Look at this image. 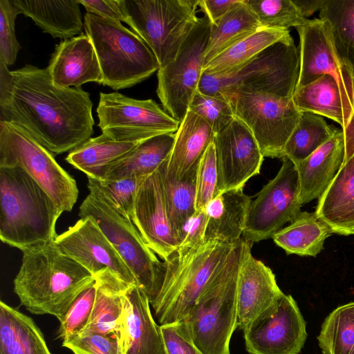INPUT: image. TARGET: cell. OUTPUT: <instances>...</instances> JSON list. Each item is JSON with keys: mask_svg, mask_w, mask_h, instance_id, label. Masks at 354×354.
<instances>
[{"mask_svg": "<svg viewBox=\"0 0 354 354\" xmlns=\"http://www.w3.org/2000/svg\"><path fill=\"white\" fill-rule=\"evenodd\" d=\"M93 102L81 88L62 87L47 68L12 71L0 64V120L15 122L56 155L71 151L94 132Z\"/></svg>", "mask_w": 354, "mask_h": 354, "instance_id": "cell-1", "label": "cell"}, {"mask_svg": "<svg viewBox=\"0 0 354 354\" xmlns=\"http://www.w3.org/2000/svg\"><path fill=\"white\" fill-rule=\"evenodd\" d=\"M22 252L21 265L13 281L21 305L32 314L50 315L62 322L95 277L64 254L55 241Z\"/></svg>", "mask_w": 354, "mask_h": 354, "instance_id": "cell-2", "label": "cell"}, {"mask_svg": "<svg viewBox=\"0 0 354 354\" xmlns=\"http://www.w3.org/2000/svg\"><path fill=\"white\" fill-rule=\"evenodd\" d=\"M63 213L45 190L18 167H0V239L21 251L55 241Z\"/></svg>", "mask_w": 354, "mask_h": 354, "instance_id": "cell-3", "label": "cell"}, {"mask_svg": "<svg viewBox=\"0 0 354 354\" xmlns=\"http://www.w3.org/2000/svg\"><path fill=\"white\" fill-rule=\"evenodd\" d=\"M248 243L242 238L236 244L183 319L203 354H230V339L237 327V277Z\"/></svg>", "mask_w": 354, "mask_h": 354, "instance_id": "cell-4", "label": "cell"}, {"mask_svg": "<svg viewBox=\"0 0 354 354\" xmlns=\"http://www.w3.org/2000/svg\"><path fill=\"white\" fill-rule=\"evenodd\" d=\"M237 243H204L184 254L174 252L163 261L162 283L156 297L150 302L160 326L186 317Z\"/></svg>", "mask_w": 354, "mask_h": 354, "instance_id": "cell-5", "label": "cell"}, {"mask_svg": "<svg viewBox=\"0 0 354 354\" xmlns=\"http://www.w3.org/2000/svg\"><path fill=\"white\" fill-rule=\"evenodd\" d=\"M299 73V50L290 36L227 73H203L198 91L224 98L239 93L292 98Z\"/></svg>", "mask_w": 354, "mask_h": 354, "instance_id": "cell-6", "label": "cell"}, {"mask_svg": "<svg viewBox=\"0 0 354 354\" xmlns=\"http://www.w3.org/2000/svg\"><path fill=\"white\" fill-rule=\"evenodd\" d=\"M84 28L98 59L102 72L100 84L113 90L124 89L158 71L160 65L150 48L121 21L86 12Z\"/></svg>", "mask_w": 354, "mask_h": 354, "instance_id": "cell-7", "label": "cell"}, {"mask_svg": "<svg viewBox=\"0 0 354 354\" xmlns=\"http://www.w3.org/2000/svg\"><path fill=\"white\" fill-rule=\"evenodd\" d=\"M199 0H119L127 23L160 68L172 62L198 19Z\"/></svg>", "mask_w": 354, "mask_h": 354, "instance_id": "cell-8", "label": "cell"}, {"mask_svg": "<svg viewBox=\"0 0 354 354\" xmlns=\"http://www.w3.org/2000/svg\"><path fill=\"white\" fill-rule=\"evenodd\" d=\"M80 207V218L90 216L134 275L138 286L153 300L163 280L164 266L145 243L132 221L110 205L93 187Z\"/></svg>", "mask_w": 354, "mask_h": 354, "instance_id": "cell-9", "label": "cell"}, {"mask_svg": "<svg viewBox=\"0 0 354 354\" xmlns=\"http://www.w3.org/2000/svg\"><path fill=\"white\" fill-rule=\"evenodd\" d=\"M0 167L21 168L63 212H71L77 200L76 181L52 153L23 127L6 120H0Z\"/></svg>", "mask_w": 354, "mask_h": 354, "instance_id": "cell-10", "label": "cell"}, {"mask_svg": "<svg viewBox=\"0 0 354 354\" xmlns=\"http://www.w3.org/2000/svg\"><path fill=\"white\" fill-rule=\"evenodd\" d=\"M211 26L206 16L198 17L175 59L157 71V95L165 111L180 123L198 88Z\"/></svg>", "mask_w": 354, "mask_h": 354, "instance_id": "cell-11", "label": "cell"}, {"mask_svg": "<svg viewBox=\"0 0 354 354\" xmlns=\"http://www.w3.org/2000/svg\"><path fill=\"white\" fill-rule=\"evenodd\" d=\"M227 100L235 117L250 130L263 157H283L286 143L301 114L292 98L239 93Z\"/></svg>", "mask_w": 354, "mask_h": 354, "instance_id": "cell-12", "label": "cell"}, {"mask_svg": "<svg viewBox=\"0 0 354 354\" xmlns=\"http://www.w3.org/2000/svg\"><path fill=\"white\" fill-rule=\"evenodd\" d=\"M97 113L102 133L118 141L142 142L176 133L180 126L154 100H137L118 92L100 93Z\"/></svg>", "mask_w": 354, "mask_h": 354, "instance_id": "cell-13", "label": "cell"}, {"mask_svg": "<svg viewBox=\"0 0 354 354\" xmlns=\"http://www.w3.org/2000/svg\"><path fill=\"white\" fill-rule=\"evenodd\" d=\"M299 193L297 167L284 157L277 175L251 200L242 238L252 244L272 238L301 212Z\"/></svg>", "mask_w": 354, "mask_h": 354, "instance_id": "cell-14", "label": "cell"}, {"mask_svg": "<svg viewBox=\"0 0 354 354\" xmlns=\"http://www.w3.org/2000/svg\"><path fill=\"white\" fill-rule=\"evenodd\" d=\"M243 331L248 354H299L307 337L297 302L284 293Z\"/></svg>", "mask_w": 354, "mask_h": 354, "instance_id": "cell-15", "label": "cell"}, {"mask_svg": "<svg viewBox=\"0 0 354 354\" xmlns=\"http://www.w3.org/2000/svg\"><path fill=\"white\" fill-rule=\"evenodd\" d=\"M213 144L218 195L243 188L250 178L259 174L264 157L250 130L236 117L215 134Z\"/></svg>", "mask_w": 354, "mask_h": 354, "instance_id": "cell-16", "label": "cell"}, {"mask_svg": "<svg viewBox=\"0 0 354 354\" xmlns=\"http://www.w3.org/2000/svg\"><path fill=\"white\" fill-rule=\"evenodd\" d=\"M296 29L299 36V73L296 89L328 75L335 78L354 101V78L335 50L328 22L322 18L308 19Z\"/></svg>", "mask_w": 354, "mask_h": 354, "instance_id": "cell-17", "label": "cell"}, {"mask_svg": "<svg viewBox=\"0 0 354 354\" xmlns=\"http://www.w3.org/2000/svg\"><path fill=\"white\" fill-rule=\"evenodd\" d=\"M55 243L64 254L95 277L102 271L110 270L127 283L138 284L130 269L90 216L80 218L66 231L57 234Z\"/></svg>", "mask_w": 354, "mask_h": 354, "instance_id": "cell-18", "label": "cell"}, {"mask_svg": "<svg viewBox=\"0 0 354 354\" xmlns=\"http://www.w3.org/2000/svg\"><path fill=\"white\" fill-rule=\"evenodd\" d=\"M131 221L147 245L163 261L178 249L179 242L169 220L159 168L142 183Z\"/></svg>", "mask_w": 354, "mask_h": 354, "instance_id": "cell-19", "label": "cell"}, {"mask_svg": "<svg viewBox=\"0 0 354 354\" xmlns=\"http://www.w3.org/2000/svg\"><path fill=\"white\" fill-rule=\"evenodd\" d=\"M115 336L122 354H167L160 326L155 322L150 301L138 284L129 286Z\"/></svg>", "mask_w": 354, "mask_h": 354, "instance_id": "cell-20", "label": "cell"}, {"mask_svg": "<svg viewBox=\"0 0 354 354\" xmlns=\"http://www.w3.org/2000/svg\"><path fill=\"white\" fill-rule=\"evenodd\" d=\"M252 245L249 242L237 277V327L242 330L283 293L272 270L252 256Z\"/></svg>", "mask_w": 354, "mask_h": 354, "instance_id": "cell-21", "label": "cell"}, {"mask_svg": "<svg viewBox=\"0 0 354 354\" xmlns=\"http://www.w3.org/2000/svg\"><path fill=\"white\" fill-rule=\"evenodd\" d=\"M46 68L52 81L59 86L80 88L88 82L101 84L98 59L93 43L86 34L59 42Z\"/></svg>", "mask_w": 354, "mask_h": 354, "instance_id": "cell-22", "label": "cell"}, {"mask_svg": "<svg viewBox=\"0 0 354 354\" xmlns=\"http://www.w3.org/2000/svg\"><path fill=\"white\" fill-rule=\"evenodd\" d=\"M349 126L337 129L333 136L306 159L296 165L302 205L319 198L342 165Z\"/></svg>", "mask_w": 354, "mask_h": 354, "instance_id": "cell-23", "label": "cell"}, {"mask_svg": "<svg viewBox=\"0 0 354 354\" xmlns=\"http://www.w3.org/2000/svg\"><path fill=\"white\" fill-rule=\"evenodd\" d=\"M315 212L333 234H354V153L318 198Z\"/></svg>", "mask_w": 354, "mask_h": 354, "instance_id": "cell-24", "label": "cell"}, {"mask_svg": "<svg viewBox=\"0 0 354 354\" xmlns=\"http://www.w3.org/2000/svg\"><path fill=\"white\" fill-rule=\"evenodd\" d=\"M292 101L301 112L328 118L346 129L354 118V101L333 77L324 75L295 90Z\"/></svg>", "mask_w": 354, "mask_h": 354, "instance_id": "cell-25", "label": "cell"}, {"mask_svg": "<svg viewBox=\"0 0 354 354\" xmlns=\"http://www.w3.org/2000/svg\"><path fill=\"white\" fill-rule=\"evenodd\" d=\"M251 198L243 188L220 193L205 207L204 242L234 244L242 239Z\"/></svg>", "mask_w": 354, "mask_h": 354, "instance_id": "cell-26", "label": "cell"}, {"mask_svg": "<svg viewBox=\"0 0 354 354\" xmlns=\"http://www.w3.org/2000/svg\"><path fill=\"white\" fill-rule=\"evenodd\" d=\"M20 14L30 17L44 32L64 39L82 33L84 22L77 0H13Z\"/></svg>", "mask_w": 354, "mask_h": 354, "instance_id": "cell-27", "label": "cell"}, {"mask_svg": "<svg viewBox=\"0 0 354 354\" xmlns=\"http://www.w3.org/2000/svg\"><path fill=\"white\" fill-rule=\"evenodd\" d=\"M215 133L200 116L188 110L175 133L172 150L167 158L166 171L180 178L198 163Z\"/></svg>", "mask_w": 354, "mask_h": 354, "instance_id": "cell-28", "label": "cell"}, {"mask_svg": "<svg viewBox=\"0 0 354 354\" xmlns=\"http://www.w3.org/2000/svg\"><path fill=\"white\" fill-rule=\"evenodd\" d=\"M95 283L96 293L91 317L82 334L96 333L115 335L122 313L124 294L131 284L110 270L96 275Z\"/></svg>", "mask_w": 354, "mask_h": 354, "instance_id": "cell-29", "label": "cell"}, {"mask_svg": "<svg viewBox=\"0 0 354 354\" xmlns=\"http://www.w3.org/2000/svg\"><path fill=\"white\" fill-rule=\"evenodd\" d=\"M167 160L159 169L169 220L180 245L185 237L187 224L196 212V185L199 162L180 178H176L166 171Z\"/></svg>", "mask_w": 354, "mask_h": 354, "instance_id": "cell-30", "label": "cell"}, {"mask_svg": "<svg viewBox=\"0 0 354 354\" xmlns=\"http://www.w3.org/2000/svg\"><path fill=\"white\" fill-rule=\"evenodd\" d=\"M0 354H51L33 319L0 301Z\"/></svg>", "mask_w": 354, "mask_h": 354, "instance_id": "cell-31", "label": "cell"}, {"mask_svg": "<svg viewBox=\"0 0 354 354\" xmlns=\"http://www.w3.org/2000/svg\"><path fill=\"white\" fill-rule=\"evenodd\" d=\"M175 133L157 135L140 142L118 161L110 165L103 179L147 177L165 161L171 150Z\"/></svg>", "mask_w": 354, "mask_h": 354, "instance_id": "cell-32", "label": "cell"}, {"mask_svg": "<svg viewBox=\"0 0 354 354\" xmlns=\"http://www.w3.org/2000/svg\"><path fill=\"white\" fill-rule=\"evenodd\" d=\"M140 142L113 140L102 133L90 138L69 152L66 160L88 178L103 179L106 169L120 160Z\"/></svg>", "mask_w": 354, "mask_h": 354, "instance_id": "cell-33", "label": "cell"}, {"mask_svg": "<svg viewBox=\"0 0 354 354\" xmlns=\"http://www.w3.org/2000/svg\"><path fill=\"white\" fill-rule=\"evenodd\" d=\"M331 229L315 212H301L290 224L272 237L287 254L315 257L324 248Z\"/></svg>", "mask_w": 354, "mask_h": 354, "instance_id": "cell-34", "label": "cell"}, {"mask_svg": "<svg viewBox=\"0 0 354 354\" xmlns=\"http://www.w3.org/2000/svg\"><path fill=\"white\" fill-rule=\"evenodd\" d=\"M261 28L259 19L244 0H240L218 21L212 24L204 66L231 46Z\"/></svg>", "mask_w": 354, "mask_h": 354, "instance_id": "cell-35", "label": "cell"}, {"mask_svg": "<svg viewBox=\"0 0 354 354\" xmlns=\"http://www.w3.org/2000/svg\"><path fill=\"white\" fill-rule=\"evenodd\" d=\"M290 36L288 30L263 27L217 55L203 66V73H227L243 65L268 47Z\"/></svg>", "mask_w": 354, "mask_h": 354, "instance_id": "cell-36", "label": "cell"}, {"mask_svg": "<svg viewBox=\"0 0 354 354\" xmlns=\"http://www.w3.org/2000/svg\"><path fill=\"white\" fill-rule=\"evenodd\" d=\"M319 18L328 22L335 50L354 78V0H326Z\"/></svg>", "mask_w": 354, "mask_h": 354, "instance_id": "cell-37", "label": "cell"}, {"mask_svg": "<svg viewBox=\"0 0 354 354\" xmlns=\"http://www.w3.org/2000/svg\"><path fill=\"white\" fill-rule=\"evenodd\" d=\"M337 129L328 125L318 115L301 112L300 118L288 138L283 157L298 165L328 141Z\"/></svg>", "mask_w": 354, "mask_h": 354, "instance_id": "cell-38", "label": "cell"}, {"mask_svg": "<svg viewBox=\"0 0 354 354\" xmlns=\"http://www.w3.org/2000/svg\"><path fill=\"white\" fill-rule=\"evenodd\" d=\"M317 340L323 354H354V302L337 307L325 318Z\"/></svg>", "mask_w": 354, "mask_h": 354, "instance_id": "cell-39", "label": "cell"}, {"mask_svg": "<svg viewBox=\"0 0 354 354\" xmlns=\"http://www.w3.org/2000/svg\"><path fill=\"white\" fill-rule=\"evenodd\" d=\"M244 2L264 28L288 30L308 21L302 17L292 0H244Z\"/></svg>", "mask_w": 354, "mask_h": 354, "instance_id": "cell-40", "label": "cell"}, {"mask_svg": "<svg viewBox=\"0 0 354 354\" xmlns=\"http://www.w3.org/2000/svg\"><path fill=\"white\" fill-rule=\"evenodd\" d=\"M145 178L131 177L113 180L88 178V186L95 188L117 212L131 220L136 197Z\"/></svg>", "mask_w": 354, "mask_h": 354, "instance_id": "cell-41", "label": "cell"}, {"mask_svg": "<svg viewBox=\"0 0 354 354\" xmlns=\"http://www.w3.org/2000/svg\"><path fill=\"white\" fill-rule=\"evenodd\" d=\"M96 293L95 281L75 299L57 330L62 342L82 334L87 326L93 311Z\"/></svg>", "mask_w": 354, "mask_h": 354, "instance_id": "cell-42", "label": "cell"}, {"mask_svg": "<svg viewBox=\"0 0 354 354\" xmlns=\"http://www.w3.org/2000/svg\"><path fill=\"white\" fill-rule=\"evenodd\" d=\"M203 119L216 134L235 118L230 102L221 96L207 95L197 90L189 109Z\"/></svg>", "mask_w": 354, "mask_h": 354, "instance_id": "cell-43", "label": "cell"}, {"mask_svg": "<svg viewBox=\"0 0 354 354\" xmlns=\"http://www.w3.org/2000/svg\"><path fill=\"white\" fill-rule=\"evenodd\" d=\"M215 149L211 143L199 162L196 185V210L204 209L218 195Z\"/></svg>", "mask_w": 354, "mask_h": 354, "instance_id": "cell-44", "label": "cell"}, {"mask_svg": "<svg viewBox=\"0 0 354 354\" xmlns=\"http://www.w3.org/2000/svg\"><path fill=\"white\" fill-rule=\"evenodd\" d=\"M20 14L11 0H0V60L13 64L21 46L15 35V19Z\"/></svg>", "mask_w": 354, "mask_h": 354, "instance_id": "cell-45", "label": "cell"}, {"mask_svg": "<svg viewBox=\"0 0 354 354\" xmlns=\"http://www.w3.org/2000/svg\"><path fill=\"white\" fill-rule=\"evenodd\" d=\"M62 346L71 350L73 354H122L118 339L115 335L82 334L62 342Z\"/></svg>", "mask_w": 354, "mask_h": 354, "instance_id": "cell-46", "label": "cell"}, {"mask_svg": "<svg viewBox=\"0 0 354 354\" xmlns=\"http://www.w3.org/2000/svg\"><path fill=\"white\" fill-rule=\"evenodd\" d=\"M167 354H203L194 343L184 321L160 325Z\"/></svg>", "mask_w": 354, "mask_h": 354, "instance_id": "cell-47", "label": "cell"}, {"mask_svg": "<svg viewBox=\"0 0 354 354\" xmlns=\"http://www.w3.org/2000/svg\"><path fill=\"white\" fill-rule=\"evenodd\" d=\"M206 221L205 208L196 211L189 221L185 237L175 252L184 254L203 244Z\"/></svg>", "mask_w": 354, "mask_h": 354, "instance_id": "cell-48", "label": "cell"}, {"mask_svg": "<svg viewBox=\"0 0 354 354\" xmlns=\"http://www.w3.org/2000/svg\"><path fill=\"white\" fill-rule=\"evenodd\" d=\"M88 13L114 21L125 22L119 0H77Z\"/></svg>", "mask_w": 354, "mask_h": 354, "instance_id": "cell-49", "label": "cell"}, {"mask_svg": "<svg viewBox=\"0 0 354 354\" xmlns=\"http://www.w3.org/2000/svg\"><path fill=\"white\" fill-rule=\"evenodd\" d=\"M240 0H199L198 8L210 21L216 24L226 15Z\"/></svg>", "mask_w": 354, "mask_h": 354, "instance_id": "cell-50", "label": "cell"}, {"mask_svg": "<svg viewBox=\"0 0 354 354\" xmlns=\"http://www.w3.org/2000/svg\"><path fill=\"white\" fill-rule=\"evenodd\" d=\"M305 19L320 10L326 0H292Z\"/></svg>", "mask_w": 354, "mask_h": 354, "instance_id": "cell-51", "label": "cell"}]
</instances>
